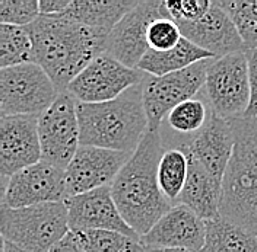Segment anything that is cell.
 Masks as SVG:
<instances>
[{"mask_svg": "<svg viewBox=\"0 0 257 252\" xmlns=\"http://www.w3.org/2000/svg\"><path fill=\"white\" fill-rule=\"evenodd\" d=\"M146 76L144 72L127 67L104 53L88 64L66 91L82 104H102L144 83Z\"/></svg>", "mask_w": 257, "mask_h": 252, "instance_id": "cell-10", "label": "cell"}, {"mask_svg": "<svg viewBox=\"0 0 257 252\" xmlns=\"http://www.w3.org/2000/svg\"><path fill=\"white\" fill-rule=\"evenodd\" d=\"M66 198V173L63 169L44 160L12 175L3 192V204L11 208L63 203Z\"/></svg>", "mask_w": 257, "mask_h": 252, "instance_id": "cell-11", "label": "cell"}, {"mask_svg": "<svg viewBox=\"0 0 257 252\" xmlns=\"http://www.w3.org/2000/svg\"><path fill=\"white\" fill-rule=\"evenodd\" d=\"M73 0H38L41 15H60L69 9Z\"/></svg>", "mask_w": 257, "mask_h": 252, "instance_id": "cell-32", "label": "cell"}, {"mask_svg": "<svg viewBox=\"0 0 257 252\" xmlns=\"http://www.w3.org/2000/svg\"><path fill=\"white\" fill-rule=\"evenodd\" d=\"M0 230L3 240L25 251L50 252L70 233L67 207L64 201L24 208L2 204Z\"/></svg>", "mask_w": 257, "mask_h": 252, "instance_id": "cell-5", "label": "cell"}, {"mask_svg": "<svg viewBox=\"0 0 257 252\" xmlns=\"http://www.w3.org/2000/svg\"><path fill=\"white\" fill-rule=\"evenodd\" d=\"M148 46L154 51H167L174 48L183 40V34L180 31L176 21L170 16H162L155 19L148 28Z\"/></svg>", "mask_w": 257, "mask_h": 252, "instance_id": "cell-29", "label": "cell"}, {"mask_svg": "<svg viewBox=\"0 0 257 252\" xmlns=\"http://www.w3.org/2000/svg\"><path fill=\"white\" fill-rule=\"evenodd\" d=\"M35 63L34 44L27 27L0 24V66L12 67Z\"/></svg>", "mask_w": 257, "mask_h": 252, "instance_id": "cell-25", "label": "cell"}, {"mask_svg": "<svg viewBox=\"0 0 257 252\" xmlns=\"http://www.w3.org/2000/svg\"><path fill=\"white\" fill-rule=\"evenodd\" d=\"M190 160L181 147H165L158 165V184L164 197L176 205L187 182Z\"/></svg>", "mask_w": 257, "mask_h": 252, "instance_id": "cell-23", "label": "cell"}, {"mask_svg": "<svg viewBox=\"0 0 257 252\" xmlns=\"http://www.w3.org/2000/svg\"><path fill=\"white\" fill-rule=\"evenodd\" d=\"M138 3V0H73L64 14L107 40Z\"/></svg>", "mask_w": 257, "mask_h": 252, "instance_id": "cell-20", "label": "cell"}, {"mask_svg": "<svg viewBox=\"0 0 257 252\" xmlns=\"http://www.w3.org/2000/svg\"><path fill=\"white\" fill-rule=\"evenodd\" d=\"M176 24L186 40L210 53L215 59L245 51L235 24L216 0L212 2L208 12L197 21Z\"/></svg>", "mask_w": 257, "mask_h": 252, "instance_id": "cell-17", "label": "cell"}, {"mask_svg": "<svg viewBox=\"0 0 257 252\" xmlns=\"http://www.w3.org/2000/svg\"><path fill=\"white\" fill-rule=\"evenodd\" d=\"M34 44L35 63L64 92L70 82L95 57L105 53L107 40L66 14L40 15L27 27Z\"/></svg>", "mask_w": 257, "mask_h": 252, "instance_id": "cell-1", "label": "cell"}, {"mask_svg": "<svg viewBox=\"0 0 257 252\" xmlns=\"http://www.w3.org/2000/svg\"><path fill=\"white\" fill-rule=\"evenodd\" d=\"M69 227L73 230H114L135 239L141 236L123 219L112 198L111 187H102L64 200Z\"/></svg>", "mask_w": 257, "mask_h": 252, "instance_id": "cell-15", "label": "cell"}, {"mask_svg": "<svg viewBox=\"0 0 257 252\" xmlns=\"http://www.w3.org/2000/svg\"><path fill=\"white\" fill-rule=\"evenodd\" d=\"M75 242L85 252H141V239L114 230H73Z\"/></svg>", "mask_w": 257, "mask_h": 252, "instance_id": "cell-26", "label": "cell"}, {"mask_svg": "<svg viewBox=\"0 0 257 252\" xmlns=\"http://www.w3.org/2000/svg\"><path fill=\"white\" fill-rule=\"evenodd\" d=\"M165 9L170 18L176 22H192L205 15L209 11L212 2L208 0H164Z\"/></svg>", "mask_w": 257, "mask_h": 252, "instance_id": "cell-30", "label": "cell"}, {"mask_svg": "<svg viewBox=\"0 0 257 252\" xmlns=\"http://www.w3.org/2000/svg\"><path fill=\"white\" fill-rule=\"evenodd\" d=\"M59 94L54 82L37 63L19 64L0 70L2 117H40L53 105Z\"/></svg>", "mask_w": 257, "mask_h": 252, "instance_id": "cell-7", "label": "cell"}, {"mask_svg": "<svg viewBox=\"0 0 257 252\" xmlns=\"http://www.w3.org/2000/svg\"><path fill=\"white\" fill-rule=\"evenodd\" d=\"M132 155L94 146H80L64 171L67 198L102 187H111Z\"/></svg>", "mask_w": 257, "mask_h": 252, "instance_id": "cell-13", "label": "cell"}, {"mask_svg": "<svg viewBox=\"0 0 257 252\" xmlns=\"http://www.w3.org/2000/svg\"><path fill=\"white\" fill-rule=\"evenodd\" d=\"M187 155L190 160L189 176L176 205L181 204L189 207L205 221L216 220L221 217L222 181H219L206 171L190 153Z\"/></svg>", "mask_w": 257, "mask_h": 252, "instance_id": "cell-19", "label": "cell"}, {"mask_svg": "<svg viewBox=\"0 0 257 252\" xmlns=\"http://www.w3.org/2000/svg\"><path fill=\"white\" fill-rule=\"evenodd\" d=\"M208 59H215V57L183 37V40L171 50L167 51L149 50L141 60V63L138 64V70L151 76H165L170 73L184 70L193 64Z\"/></svg>", "mask_w": 257, "mask_h": 252, "instance_id": "cell-21", "label": "cell"}, {"mask_svg": "<svg viewBox=\"0 0 257 252\" xmlns=\"http://www.w3.org/2000/svg\"><path fill=\"white\" fill-rule=\"evenodd\" d=\"M3 252H28L19 246H16L14 243L8 242V240H3Z\"/></svg>", "mask_w": 257, "mask_h": 252, "instance_id": "cell-35", "label": "cell"}, {"mask_svg": "<svg viewBox=\"0 0 257 252\" xmlns=\"http://www.w3.org/2000/svg\"><path fill=\"white\" fill-rule=\"evenodd\" d=\"M203 95L212 112L232 121L244 118L250 107V67L247 51L213 59L206 73Z\"/></svg>", "mask_w": 257, "mask_h": 252, "instance_id": "cell-6", "label": "cell"}, {"mask_svg": "<svg viewBox=\"0 0 257 252\" xmlns=\"http://www.w3.org/2000/svg\"><path fill=\"white\" fill-rule=\"evenodd\" d=\"M210 114H212V110L209 107L206 98L200 96V98H192V99L180 104L174 110L170 111V114L167 115L165 120H167L168 127L178 137L189 140L203 130V127L208 123ZM184 140H181V142H184Z\"/></svg>", "mask_w": 257, "mask_h": 252, "instance_id": "cell-24", "label": "cell"}, {"mask_svg": "<svg viewBox=\"0 0 257 252\" xmlns=\"http://www.w3.org/2000/svg\"><path fill=\"white\" fill-rule=\"evenodd\" d=\"M235 24L245 51L257 50V0H216Z\"/></svg>", "mask_w": 257, "mask_h": 252, "instance_id": "cell-27", "label": "cell"}, {"mask_svg": "<svg viewBox=\"0 0 257 252\" xmlns=\"http://www.w3.org/2000/svg\"><path fill=\"white\" fill-rule=\"evenodd\" d=\"M235 147L222 181L221 217L257 235V120H232Z\"/></svg>", "mask_w": 257, "mask_h": 252, "instance_id": "cell-4", "label": "cell"}, {"mask_svg": "<svg viewBox=\"0 0 257 252\" xmlns=\"http://www.w3.org/2000/svg\"><path fill=\"white\" fill-rule=\"evenodd\" d=\"M162 16H170L164 0L139 2L112 30L107 38L105 53L127 67L138 69V64L149 51L148 28Z\"/></svg>", "mask_w": 257, "mask_h": 252, "instance_id": "cell-12", "label": "cell"}, {"mask_svg": "<svg viewBox=\"0 0 257 252\" xmlns=\"http://www.w3.org/2000/svg\"><path fill=\"white\" fill-rule=\"evenodd\" d=\"M40 15L38 0H0V22L3 25L28 27Z\"/></svg>", "mask_w": 257, "mask_h": 252, "instance_id": "cell-28", "label": "cell"}, {"mask_svg": "<svg viewBox=\"0 0 257 252\" xmlns=\"http://www.w3.org/2000/svg\"><path fill=\"white\" fill-rule=\"evenodd\" d=\"M41 160L66 171L80 147L78 101L67 91L38 117Z\"/></svg>", "mask_w": 257, "mask_h": 252, "instance_id": "cell-9", "label": "cell"}, {"mask_svg": "<svg viewBox=\"0 0 257 252\" xmlns=\"http://www.w3.org/2000/svg\"><path fill=\"white\" fill-rule=\"evenodd\" d=\"M41 160L37 115H9L0 121V173L9 179Z\"/></svg>", "mask_w": 257, "mask_h": 252, "instance_id": "cell-14", "label": "cell"}, {"mask_svg": "<svg viewBox=\"0 0 257 252\" xmlns=\"http://www.w3.org/2000/svg\"><path fill=\"white\" fill-rule=\"evenodd\" d=\"M171 147L184 149L215 178L224 181L225 172L234 155L235 133L231 121L212 112L200 133Z\"/></svg>", "mask_w": 257, "mask_h": 252, "instance_id": "cell-16", "label": "cell"}, {"mask_svg": "<svg viewBox=\"0 0 257 252\" xmlns=\"http://www.w3.org/2000/svg\"><path fill=\"white\" fill-rule=\"evenodd\" d=\"M50 252H85L79 245L75 242V239L72 237V235L69 233L67 236L64 237L63 240H60L53 249Z\"/></svg>", "mask_w": 257, "mask_h": 252, "instance_id": "cell-33", "label": "cell"}, {"mask_svg": "<svg viewBox=\"0 0 257 252\" xmlns=\"http://www.w3.org/2000/svg\"><path fill=\"white\" fill-rule=\"evenodd\" d=\"M206 240V221L189 207L173 205L157 224L141 237V245L200 252Z\"/></svg>", "mask_w": 257, "mask_h": 252, "instance_id": "cell-18", "label": "cell"}, {"mask_svg": "<svg viewBox=\"0 0 257 252\" xmlns=\"http://www.w3.org/2000/svg\"><path fill=\"white\" fill-rule=\"evenodd\" d=\"M213 59L202 60L190 67L165 76L148 75L142 83L148 131L157 133L170 111L196 98L206 82V73Z\"/></svg>", "mask_w": 257, "mask_h": 252, "instance_id": "cell-8", "label": "cell"}, {"mask_svg": "<svg viewBox=\"0 0 257 252\" xmlns=\"http://www.w3.org/2000/svg\"><path fill=\"white\" fill-rule=\"evenodd\" d=\"M164 149L161 131H148L111 184L118 211L141 237L173 207L158 184V165Z\"/></svg>", "mask_w": 257, "mask_h": 252, "instance_id": "cell-2", "label": "cell"}, {"mask_svg": "<svg viewBox=\"0 0 257 252\" xmlns=\"http://www.w3.org/2000/svg\"><path fill=\"white\" fill-rule=\"evenodd\" d=\"M141 252H193L189 249H180V248H161V246H145L142 245Z\"/></svg>", "mask_w": 257, "mask_h": 252, "instance_id": "cell-34", "label": "cell"}, {"mask_svg": "<svg viewBox=\"0 0 257 252\" xmlns=\"http://www.w3.org/2000/svg\"><path fill=\"white\" fill-rule=\"evenodd\" d=\"M200 252H257V235L219 217L206 221V240Z\"/></svg>", "mask_w": 257, "mask_h": 252, "instance_id": "cell-22", "label": "cell"}, {"mask_svg": "<svg viewBox=\"0 0 257 252\" xmlns=\"http://www.w3.org/2000/svg\"><path fill=\"white\" fill-rule=\"evenodd\" d=\"M80 146L135 153L148 133L142 83L102 104L78 102Z\"/></svg>", "mask_w": 257, "mask_h": 252, "instance_id": "cell-3", "label": "cell"}, {"mask_svg": "<svg viewBox=\"0 0 257 252\" xmlns=\"http://www.w3.org/2000/svg\"><path fill=\"white\" fill-rule=\"evenodd\" d=\"M248 67H250V88H251V99L250 107L245 112L244 118L257 120V50H248Z\"/></svg>", "mask_w": 257, "mask_h": 252, "instance_id": "cell-31", "label": "cell"}]
</instances>
